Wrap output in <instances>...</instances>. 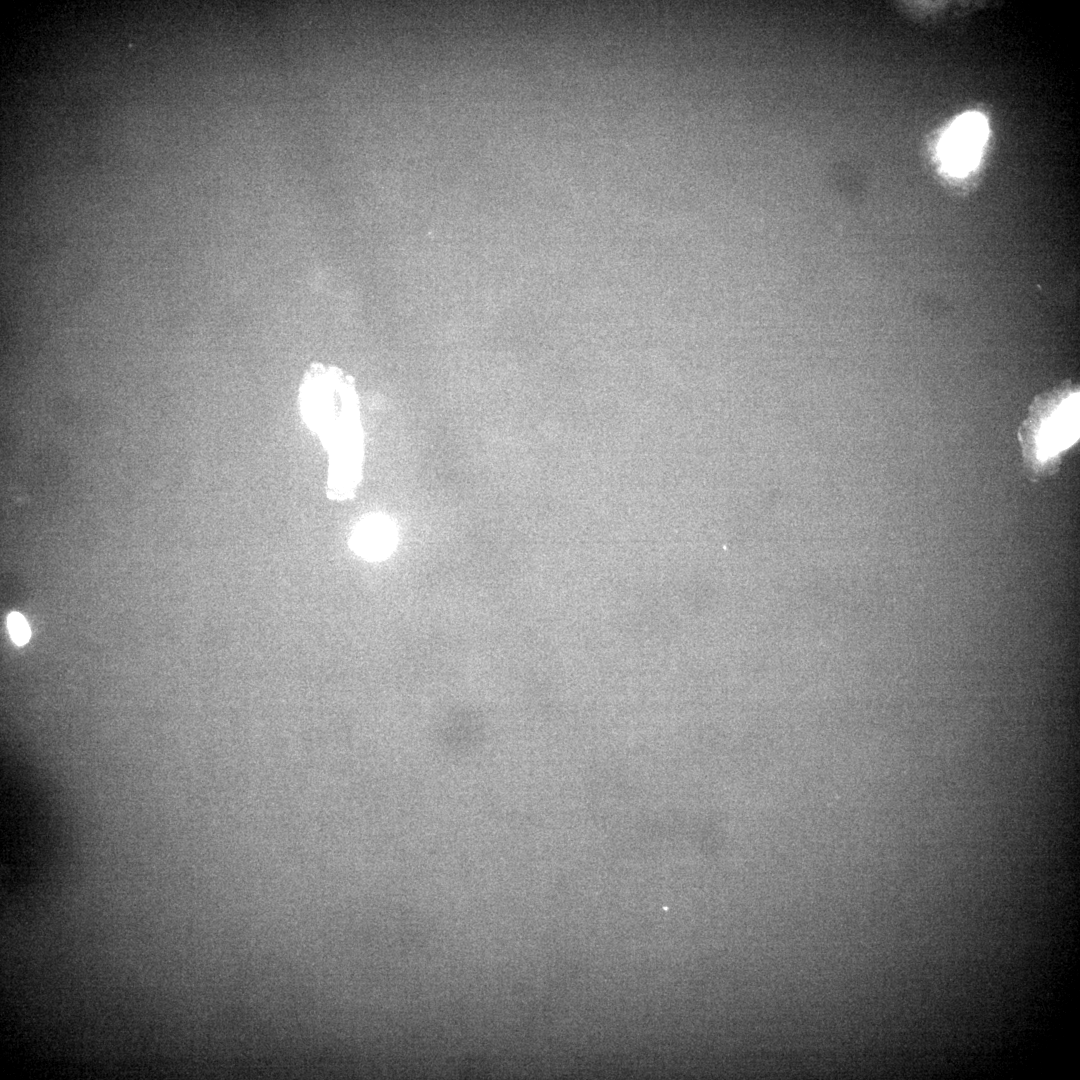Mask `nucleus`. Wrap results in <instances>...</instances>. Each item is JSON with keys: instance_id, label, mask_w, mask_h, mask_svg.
I'll use <instances>...</instances> for the list:
<instances>
[{"instance_id": "obj_2", "label": "nucleus", "mask_w": 1080, "mask_h": 1080, "mask_svg": "<svg viewBox=\"0 0 1080 1080\" xmlns=\"http://www.w3.org/2000/svg\"><path fill=\"white\" fill-rule=\"evenodd\" d=\"M350 542L352 549L360 556L379 560L389 555L395 546V527L388 518L370 516L356 525Z\"/></svg>"}, {"instance_id": "obj_1", "label": "nucleus", "mask_w": 1080, "mask_h": 1080, "mask_svg": "<svg viewBox=\"0 0 1080 1080\" xmlns=\"http://www.w3.org/2000/svg\"><path fill=\"white\" fill-rule=\"evenodd\" d=\"M988 136V124L980 113L970 112L957 118L939 144V156L945 170L963 176L977 165Z\"/></svg>"}, {"instance_id": "obj_4", "label": "nucleus", "mask_w": 1080, "mask_h": 1080, "mask_svg": "<svg viewBox=\"0 0 1080 1080\" xmlns=\"http://www.w3.org/2000/svg\"><path fill=\"white\" fill-rule=\"evenodd\" d=\"M7 628L15 644L22 646L29 641L30 627L24 616L19 612H12L8 615Z\"/></svg>"}, {"instance_id": "obj_3", "label": "nucleus", "mask_w": 1080, "mask_h": 1080, "mask_svg": "<svg viewBox=\"0 0 1080 1080\" xmlns=\"http://www.w3.org/2000/svg\"><path fill=\"white\" fill-rule=\"evenodd\" d=\"M1075 400L1066 402L1050 418L1046 419L1037 436L1038 456L1042 459L1056 454L1074 440L1077 429Z\"/></svg>"}]
</instances>
